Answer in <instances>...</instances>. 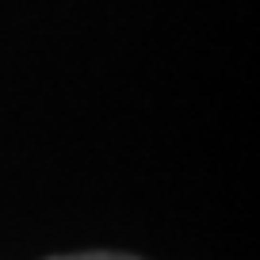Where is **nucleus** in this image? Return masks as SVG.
Segmentation results:
<instances>
[{"instance_id": "1", "label": "nucleus", "mask_w": 260, "mask_h": 260, "mask_svg": "<svg viewBox=\"0 0 260 260\" xmlns=\"http://www.w3.org/2000/svg\"><path fill=\"white\" fill-rule=\"evenodd\" d=\"M54 260H138V256H122V252H77V256H54Z\"/></svg>"}]
</instances>
